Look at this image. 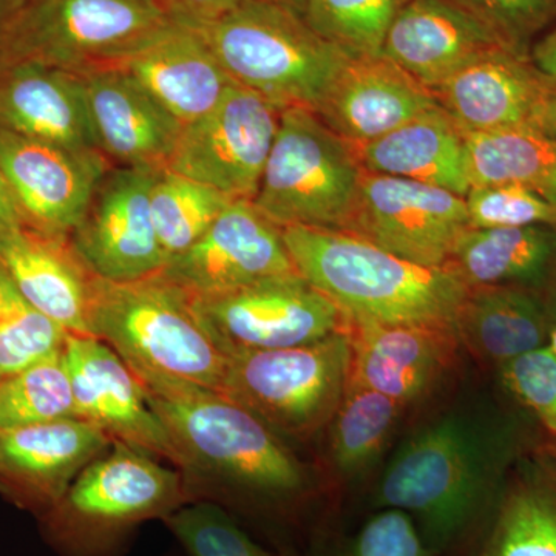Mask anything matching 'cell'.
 <instances>
[{"instance_id": "6da1fadb", "label": "cell", "mask_w": 556, "mask_h": 556, "mask_svg": "<svg viewBox=\"0 0 556 556\" xmlns=\"http://www.w3.org/2000/svg\"><path fill=\"white\" fill-rule=\"evenodd\" d=\"M91 338L108 343L142 387L219 391L229 354L208 331L195 295L161 270L134 281L93 276Z\"/></svg>"}, {"instance_id": "7a4b0ae2", "label": "cell", "mask_w": 556, "mask_h": 556, "mask_svg": "<svg viewBox=\"0 0 556 556\" xmlns=\"http://www.w3.org/2000/svg\"><path fill=\"white\" fill-rule=\"evenodd\" d=\"M300 276L351 321L453 325L468 287L447 266L417 265L343 230L283 229Z\"/></svg>"}, {"instance_id": "3957f363", "label": "cell", "mask_w": 556, "mask_h": 556, "mask_svg": "<svg viewBox=\"0 0 556 556\" xmlns=\"http://www.w3.org/2000/svg\"><path fill=\"white\" fill-rule=\"evenodd\" d=\"M144 390L182 467L200 468L248 495L276 503L305 490V473L280 437L232 399L203 387Z\"/></svg>"}, {"instance_id": "277c9868", "label": "cell", "mask_w": 556, "mask_h": 556, "mask_svg": "<svg viewBox=\"0 0 556 556\" xmlns=\"http://www.w3.org/2000/svg\"><path fill=\"white\" fill-rule=\"evenodd\" d=\"M193 30L237 86L283 110L316 112L353 60L314 31L298 11L268 0H244Z\"/></svg>"}, {"instance_id": "5b68a950", "label": "cell", "mask_w": 556, "mask_h": 556, "mask_svg": "<svg viewBox=\"0 0 556 556\" xmlns=\"http://www.w3.org/2000/svg\"><path fill=\"white\" fill-rule=\"evenodd\" d=\"M486 497L477 438L460 420L444 419L399 450L380 478L375 506L407 514L427 547L441 556L477 525Z\"/></svg>"}, {"instance_id": "8992f818", "label": "cell", "mask_w": 556, "mask_h": 556, "mask_svg": "<svg viewBox=\"0 0 556 556\" xmlns=\"http://www.w3.org/2000/svg\"><path fill=\"white\" fill-rule=\"evenodd\" d=\"M115 444L43 514L47 535L67 556H112L135 527L189 503L182 479L149 453Z\"/></svg>"}, {"instance_id": "52a82bcc", "label": "cell", "mask_w": 556, "mask_h": 556, "mask_svg": "<svg viewBox=\"0 0 556 556\" xmlns=\"http://www.w3.org/2000/svg\"><path fill=\"white\" fill-rule=\"evenodd\" d=\"M364 172L356 148L313 110L285 109L252 203L281 229L346 232Z\"/></svg>"}, {"instance_id": "ba28073f", "label": "cell", "mask_w": 556, "mask_h": 556, "mask_svg": "<svg viewBox=\"0 0 556 556\" xmlns=\"http://www.w3.org/2000/svg\"><path fill=\"white\" fill-rule=\"evenodd\" d=\"M346 329L308 345L236 351L219 393L262 419L277 434L309 437L331 422L350 378Z\"/></svg>"}, {"instance_id": "9c48e42d", "label": "cell", "mask_w": 556, "mask_h": 556, "mask_svg": "<svg viewBox=\"0 0 556 556\" xmlns=\"http://www.w3.org/2000/svg\"><path fill=\"white\" fill-rule=\"evenodd\" d=\"M175 25L156 0H30L14 62L75 75L119 67Z\"/></svg>"}, {"instance_id": "30bf717a", "label": "cell", "mask_w": 556, "mask_h": 556, "mask_svg": "<svg viewBox=\"0 0 556 556\" xmlns=\"http://www.w3.org/2000/svg\"><path fill=\"white\" fill-rule=\"evenodd\" d=\"M195 299L208 331L228 354L308 345L348 328L339 306L299 273Z\"/></svg>"}, {"instance_id": "8fae6325", "label": "cell", "mask_w": 556, "mask_h": 556, "mask_svg": "<svg viewBox=\"0 0 556 556\" xmlns=\"http://www.w3.org/2000/svg\"><path fill=\"white\" fill-rule=\"evenodd\" d=\"M283 109L233 84L211 112L182 126L167 169L218 190L254 200L276 141Z\"/></svg>"}, {"instance_id": "7c38bea8", "label": "cell", "mask_w": 556, "mask_h": 556, "mask_svg": "<svg viewBox=\"0 0 556 556\" xmlns=\"http://www.w3.org/2000/svg\"><path fill=\"white\" fill-rule=\"evenodd\" d=\"M471 229L466 197L364 172L346 232L417 265L445 266Z\"/></svg>"}, {"instance_id": "4fadbf2b", "label": "cell", "mask_w": 556, "mask_h": 556, "mask_svg": "<svg viewBox=\"0 0 556 556\" xmlns=\"http://www.w3.org/2000/svg\"><path fill=\"white\" fill-rule=\"evenodd\" d=\"M159 170L110 166L102 175L68 236L73 251L93 276L121 283L166 268L167 257L150 212V192Z\"/></svg>"}, {"instance_id": "5bb4252c", "label": "cell", "mask_w": 556, "mask_h": 556, "mask_svg": "<svg viewBox=\"0 0 556 556\" xmlns=\"http://www.w3.org/2000/svg\"><path fill=\"white\" fill-rule=\"evenodd\" d=\"M110 164L101 153L73 150L0 130V170L25 228L68 239Z\"/></svg>"}, {"instance_id": "9a60e30c", "label": "cell", "mask_w": 556, "mask_h": 556, "mask_svg": "<svg viewBox=\"0 0 556 556\" xmlns=\"http://www.w3.org/2000/svg\"><path fill=\"white\" fill-rule=\"evenodd\" d=\"M62 354L72 380L76 417L101 428L116 444L181 466L141 380L108 343L91 336L68 334Z\"/></svg>"}, {"instance_id": "2e32d148", "label": "cell", "mask_w": 556, "mask_h": 556, "mask_svg": "<svg viewBox=\"0 0 556 556\" xmlns=\"http://www.w3.org/2000/svg\"><path fill=\"white\" fill-rule=\"evenodd\" d=\"M163 273L192 294L206 295L298 269L283 229L251 200H232L204 236L172 258Z\"/></svg>"}, {"instance_id": "e0dca14e", "label": "cell", "mask_w": 556, "mask_h": 556, "mask_svg": "<svg viewBox=\"0 0 556 556\" xmlns=\"http://www.w3.org/2000/svg\"><path fill=\"white\" fill-rule=\"evenodd\" d=\"M348 386L364 387L408 407L444 378L460 345L453 325L348 320Z\"/></svg>"}, {"instance_id": "ac0fdd59", "label": "cell", "mask_w": 556, "mask_h": 556, "mask_svg": "<svg viewBox=\"0 0 556 556\" xmlns=\"http://www.w3.org/2000/svg\"><path fill=\"white\" fill-rule=\"evenodd\" d=\"M555 86L530 56L497 49L450 76L433 94L463 134H481L538 129Z\"/></svg>"}, {"instance_id": "d6986e66", "label": "cell", "mask_w": 556, "mask_h": 556, "mask_svg": "<svg viewBox=\"0 0 556 556\" xmlns=\"http://www.w3.org/2000/svg\"><path fill=\"white\" fill-rule=\"evenodd\" d=\"M79 76L94 144L110 166L166 167L182 124L123 65Z\"/></svg>"}, {"instance_id": "ffe728a7", "label": "cell", "mask_w": 556, "mask_h": 556, "mask_svg": "<svg viewBox=\"0 0 556 556\" xmlns=\"http://www.w3.org/2000/svg\"><path fill=\"white\" fill-rule=\"evenodd\" d=\"M101 428L79 417L0 433V481L21 506L47 511L108 448Z\"/></svg>"}, {"instance_id": "44dd1931", "label": "cell", "mask_w": 556, "mask_h": 556, "mask_svg": "<svg viewBox=\"0 0 556 556\" xmlns=\"http://www.w3.org/2000/svg\"><path fill=\"white\" fill-rule=\"evenodd\" d=\"M437 108L433 91L378 54L350 60L314 113L357 149Z\"/></svg>"}, {"instance_id": "7402d4cb", "label": "cell", "mask_w": 556, "mask_h": 556, "mask_svg": "<svg viewBox=\"0 0 556 556\" xmlns=\"http://www.w3.org/2000/svg\"><path fill=\"white\" fill-rule=\"evenodd\" d=\"M497 49L507 47L450 0H409L391 24L382 54L433 91Z\"/></svg>"}, {"instance_id": "603a6c76", "label": "cell", "mask_w": 556, "mask_h": 556, "mask_svg": "<svg viewBox=\"0 0 556 556\" xmlns=\"http://www.w3.org/2000/svg\"><path fill=\"white\" fill-rule=\"evenodd\" d=\"M0 130L100 153L80 76L40 62H14L0 75Z\"/></svg>"}, {"instance_id": "cb8c5ba5", "label": "cell", "mask_w": 556, "mask_h": 556, "mask_svg": "<svg viewBox=\"0 0 556 556\" xmlns=\"http://www.w3.org/2000/svg\"><path fill=\"white\" fill-rule=\"evenodd\" d=\"M0 263L43 316L68 334L91 336L93 274L80 262L68 239H53L24 228L0 243Z\"/></svg>"}, {"instance_id": "d4e9b609", "label": "cell", "mask_w": 556, "mask_h": 556, "mask_svg": "<svg viewBox=\"0 0 556 556\" xmlns=\"http://www.w3.org/2000/svg\"><path fill=\"white\" fill-rule=\"evenodd\" d=\"M123 67L182 126L211 112L236 84L203 36L182 25L164 33Z\"/></svg>"}, {"instance_id": "484cf974", "label": "cell", "mask_w": 556, "mask_h": 556, "mask_svg": "<svg viewBox=\"0 0 556 556\" xmlns=\"http://www.w3.org/2000/svg\"><path fill=\"white\" fill-rule=\"evenodd\" d=\"M365 172L409 179L466 197V139L441 108L428 110L386 137L357 148Z\"/></svg>"}, {"instance_id": "4316f807", "label": "cell", "mask_w": 556, "mask_h": 556, "mask_svg": "<svg viewBox=\"0 0 556 556\" xmlns=\"http://www.w3.org/2000/svg\"><path fill=\"white\" fill-rule=\"evenodd\" d=\"M453 328L460 345L501 367L547 346V292L521 287L468 288Z\"/></svg>"}, {"instance_id": "83f0119b", "label": "cell", "mask_w": 556, "mask_h": 556, "mask_svg": "<svg viewBox=\"0 0 556 556\" xmlns=\"http://www.w3.org/2000/svg\"><path fill=\"white\" fill-rule=\"evenodd\" d=\"M447 268L468 288H556V226L468 229Z\"/></svg>"}, {"instance_id": "f1b7e54d", "label": "cell", "mask_w": 556, "mask_h": 556, "mask_svg": "<svg viewBox=\"0 0 556 556\" xmlns=\"http://www.w3.org/2000/svg\"><path fill=\"white\" fill-rule=\"evenodd\" d=\"M473 186L514 185L556 204V141L538 129L464 134Z\"/></svg>"}, {"instance_id": "f546056e", "label": "cell", "mask_w": 556, "mask_h": 556, "mask_svg": "<svg viewBox=\"0 0 556 556\" xmlns=\"http://www.w3.org/2000/svg\"><path fill=\"white\" fill-rule=\"evenodd\" d=\"M404 405L378 391L346 386L331 419V457L345 477H356L378 459Z\"/></svg>"}, {"instance_id": "4dcf8cb0", "label": "cell", "mask_w": 556, "mask_h": 556, "mask_svg": "<svg viewBox=\"0 0 556 556\" xmlns=\"http://www.w3.org/2000/svg\"><path fill=\"white\" fill-rule=\"evenodd\" d=\"M477 556H556L555 482H522L511 489Z\"/></svg>"}, {"instance_id": "1f68e13d", "label": "cell", "mask_w": 556, "mask_h": 556, "mask_svg": "<svg viewBox=\"0 0 556 556\" xmlns=\"http://www.w3.org/2000/svg\"><path fill=\"white\" fill-rule=\"evenodd\" d=\"M230 201L218 190L167 167L156 172L150 212L167 263L195 244Z\"/></svg>"}, {"instance_id": "d6a6232c", "label": "cell", "mask_w": 556, "mask_h": 556, "mask_svg": "<svg viewBox=\"0 0 556 556\" xmlns=\"http://www.w3.org/2000/svg\"><path fill=\"white\" fill-rule=\"evenodd\" d=\"M75 416L62 350L0 379V433Z\"/></svg>"}, {"instance_id": "836d02e7", "label": "cell", "mask_w": 556, "mask_h": 556, "mask_svg": "<svg viewBox=\"0 0 556 556\" xmlns=\"http://www.w3.org/2000/svg\"><path fill=\"white\" fill-rule=\"evenodd\" d=\"M409 0H309V27L351 58L378 56L399 11Z\"/></svg>"}, {"instance_id": "e575fe53", "label": "cell", "mask_w": 556, "mask_h": 556, "mask_svg": "<svg viewBox=\"0 0 556 556\" xmlns=\"http://www.w3.org/2000/svg\"><path fill=\"white\" fill-rule=\"evenodd\" d=\"M68 332L22 294L0 263V375H14L64 348Z\"/></svg>"}, {"instance_id": "d590c367", "label": "cell", "mask_w": 556, "mask_h": 556, "mask_svg": "<svg viewBox=\"0 0 556 556\" xmlns=\"http://www.w3.org/2000/svg\"><path fill=\"white\" fill-rule=\"evenodd\" d=\"M163 522L190 556H270L214 501H189Z\"/></svg>"}, {"instance_id": "8d00e7d4", "label": "cell", "mask_w": 556, "mask_h": 556, "mask_svg": "<svg viewBox=\"0 0 556 556\" xmlns=\"http://www.w3.org/2000/svg\"><path fill=\"white\" fill-rule=\"evenodd\" d=\"M484 24L515 53L530 56L533 43L556 25V0H450Z\"/></svg>"}, {"instance_id": "74e56055", "label": "cell", "mask_w": 556, "mask_h": 556, "mask_svg": "<svg viewBox=\"0 0 556 556\" xmlns=\"http://www.w3.org/2000/svg\"><path fill=\"white\" fill-rule=\"evenodd\" d=\"M466 203L471 229L556 226V204L521 186H473Z\"/></svg>"}, {"instance_id": "f35d334b", "label": "cell", "mask_w": 556, "mask_h": 556, "mask_svg": "<svg viewBox=\"0 0 556 556\" xmlns=\"http://www.w3.org/2000/svg\"><path fill=\"white\" fill-rule=\"evenodd\" d=\"M327 556H437L419 530L397 508H378L353 535L340 541Z\"/></svg>"}, {"instance_id": "ab89813d", "label": "cell", "mask_w": 556, "mask_h": 556, "mask_svg": "<svg viewBox=\"0 0 556 556\" xmlns=\"http://www.w3.org/2000/svg\"><path fill=\"white\" fill-rule=\"evenodd\" d=\"M504 387L556 438V357L551 348L501 365Z\"/></svg>"}, {"instance_id": "60d3db41", "label": "cell", "mask_w": 556, "mask_h": 556, "mask_svg": "<svg viewBox=\"0 0 556 556\" xmlns=\"http://www.w3.org/2000/svg\"><path fill=\"white\" fill-rule=\"evenodd\" d=\"M175 24L199 28L218 20L244 0H156Z\"/></svg>"}, {"instance_id": "b9f144b4", "label": "cell", "mask_w": 556, "mask_h": 556, "mask_svg": "<svg viewBox=\"0 0 556 556\" xmlns=\"http://www.w3.org/2000/svg\"><path fill=\"white\" fill-rule=\"evenodd\" d=\"M30 0H0V75L14 64V46Z\"/></svg>"}, {"instance_id": "7bdbcfd3", "label": "cell", "mask_w": 556, "mask_h": 556, "mask_svg": "<svg viewBox=\"0 0 556 556\" xmlns=\"http://www.w3.org/2000/svg\"><path fill=\"white\" fill-rule=\"evenodd\" d=\"M24 228L21 208L11 192L9 181L0 170V243Z\"/></svg>"}, {"instance_id": "ee69618b", "label": "cell", "mask_w": 556, "mask_h": 556, "mask_svg": "<svg viewBox=\"0 0 556 556\" xmlns=\"http://www.w3.org/2000/svg\"><path fill=\"white\" fill-rule=\"evenodd\" d=\"M530 60L541 72L556 80V25L533 43Z\"/></svg>"}, {"instance_id": "f6af8a7d", "label": "cell", "mask_w": 556, "mask_h": 556, "mask_svg": "<svg viewBox=\"0 0 556 556\" xmlns=\"http://www.w3.org/2000/svg\"><path fill=\"white\" fill-rule=\"evenodd\" d=\"M538 129L556 141V86L548 94L546 105L541 113L540 126Z\"/></svg>"}, {"instance_id": "bcb514c9", "label": "cell", "mask_w": 556, "mask_h": 556, "mask_svg": "<svg viewBox=\"0 0 556 556\" xmlns=\"http://www.w3.org/2000/svg\"><path fill=\"white\" fill-rule=\"evenodd\" d=\"M548 340L547 346L556 357V288L547 292Z\"/></svg>"}, {"instance_id": "7dc6e473", "label": "cell", "mask_w": 556, "mask_h": 556, "mask_svg": "<svg viewBox=\"0 0 556 556\" xmlns=\"http://www.w3.org/2000/svg\"><path fill=\"white\" fill-rule=\"evenodd\" d=\"M268 2L278 3V5H283L287 7V9L298 11V13L303 16L309 0H268Z\"/></svg>"}, {"instance_id": "c3c4849f", "label": "cell", "mask_w": 556, "mask_h": 556, "mask_svg": "<svg viewBox=\"0 0 556 556\" xmlns=\"http://www.w3.org/2000/svg\"><path fill=\"white\" fill-rule=\"evenodd\" d=\"M0 379H2V375H0Z\"/></svg>"}]
</instances>
